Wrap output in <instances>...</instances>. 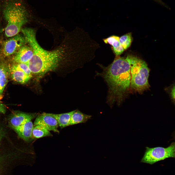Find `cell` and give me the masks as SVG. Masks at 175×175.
Listing matches in <instances>:
<instances>
[{
  "label": "cell",
  "instance_id": "1",
  "mask_svg": "<svg viewBox=\"0 0 175 175\" xmlns=\"http://www.w3.org/2000/svg\"><path fill=\"white\" fill-rule=\"evenodd\" d=\"M98 65L102 71L96 74L103 78L108 88L107 103L111 107L115 103L120 105L130 87L131 67L129 55L126 57L116 56L107 66Z\"/></svg>",
  "mask_w": 175,
  "mask_h": 175
},
{
  "label": "cell",
  "instance_id": "2",
  "mask_svg": "<svg viewBox=\"0 0 175 175\" xmlns=\"http://www.w3.org/2000/svg\"><path fill=\"white\" fill-rule=\"evenodd\" d=\"M21 31L33 50V57L27 63L32 73L41 75L54 70L68 56L70 52L66 46H60L52 51L46 50L38 42L34 30L26 28Z\"/></svg>",
  "mask_w": 175,
  "mask_h": 175
},
{
  "label": "cell",
  "instance_id": "3",
  "mask_svg": "<svg viewBox=\"0 0 175 175\" xmlns=\"http://www.w3.org/2000/svg\"><path fill=\"white\" fill-rule=\"evenodd\" d=\"M31 16L26 0H0V17L7 23L5 31L7 37L18 34Z\"/></svg>",
  "mask_w": 175,
  "mask_h": 175
},
{
  "label": "cell",
  "instance_id": "4",
  "mask_svg": "<svg viewBox=\"0 0 175 175\" xmlns=\"http://www.w3.org/2000/svg\"><path fill=\"white\" fill-rule=\"evenodd\" d=\"M131 66L130 87L138 92H142L149 87L148 79L149 70L144 61L129 55Z\"/></svg>",
  "mask_w": 175,
  "mask_h": 175
},
{
  "label": "cell",
  "instance_id": "5",
  "mask_svg": "<svg viewBox=\"0 0 175 175\" xmlns=\"http://www.w3.org/2000/svg\"><path fill=\"white\" fill-rule=\"evenodd\" d=\"M175 144L172 143L166 148L158 147H146L144 155L141 162L152 165L167 158H175Z\"/></svg>",
  "mask_w": 175,
  "mask_h": 175
},
{
  "label": "cell",
  "instance_id": "6",
  "mask_svg": "<svg viewBox=\"0 0 175 175\" xmlns=\"http://www.w3.org/2000/svg\"><path fill=\"white\" fill-rule=\"evenodd\" d=\"M27 43L24 35L19 34L3 41L0 49V58H5L13 55L22 46Z\"/></svg>",
  "mask_w": 175,
  "mask_h": 175
},
{
  "label": "cell",
  "instance_id": "7",
  "mask_svg": "<svg viewBox=\"0 0 175 175\" xmlns=\"http://www.w3.org/2000/svg\"><path fill=\"white\" fill-rule=\"evenodd\" d=\"M9 76V64L5 59L0 58V113H4L5 107L1 102L4 91L8 83Z\"/></svg>",
  "mask_w": 175,
  "mask_h": 175
},
{
  "label": "cell",
  "instance_id": "8",
  "mask_svg": "<svg viewBox=\"0 0 175 175\" xmlns=\"http://www.w3.org/2000/svg\"><path fill=\"white\" fill-rule=\"evenodd\" d=\"M34 126L41 125L48 131L59 133L58 129L59 126L56 120L50 113H43L39 114L36 117L34 122Z\"/></svg>",
  "mask_w": 175,
  "mask_h": 175
},
{
  "label": "cell",
  "instance_id": "9",
  "mask_svg": "<svg viewBox=\"0 0 175 175\" xmlns=\"http://www.w3.org/2000/svg\"><path fill=\"white\" fill-rule=\"evenodd\" d=\"M33 50L29 45L25 44L20 48L11 58L12 63H27L32 58Z\"/></svg>",
  "mask_w": 175,
  "mask_h": 175
},
{
  "label": "cell",
  "instance_id": "10",
  "mask_svg": "<svg viewBox=\"0 0 175 175\" xmlns=\"http://www.w3.org/2000/svg\"><path fill=\"white\" fill-rule=\"evenodd\" d=\"M36 115L35 114L20 112L16 113L11 117L10 123L12 128L14 129L26 122L31 121Z\"/></svg>",
  "mask_w": 175,
  "mask_h": 175
},
{
  "label": "cell",
  "instance_id": "11",
  "mask_svg": "<svg viewBox=\"0 0 175 175\" xmlns=\"http://www.w3.org/2000/svg\"><path fill=\"white\" fill-rule=\"evenodd\" d=\"M33 127L32 122L30 121L14 130L20 137L25 141H28L32 138Z\"/></svg>",
  "mask_w": 175,
  "mask_h": 175
},
{
  "label": "cell",
  "instance_id": "12",
  "mask_svg": "<svg viewBox=\"0 0 175 175\" xmlns=\"http://www.w3.org/2000/svg\"><path fill=\"white\" fill-rule=\"evenodd\" d=\"M119 37L112 35L103 39L104 43L111 45L113 52L116 56H119L123 52L124 50L119 41Z\"/></svg>",
  "mask_w": 175,
  "mask_h": 175
},
{
  "label": "cell",
  "instance_id": "13",
  "mask_svg": "<svg viewBox=\"0 0 175 175\" xmlns=\"http://www.w3.org/2000/svg\"><path fill=\"white\" fill-rule=\"evenodd\" d=\"M9 69V76L14 81L21 84L27 83L31 78L19 70Z\"/></svg>",
  "mask_w": 175,
  "mask_h": 175
},
{
  "label": "cell",
  "instance_id": "14",
  "mask_svg": "<svg viewBox=\"0 0 175 175\" xmlns=\"http://www.w3.org/2000/svg\"><path fill=\"white\" fill-rule=\"evenodd\" d=\"M92 116L84 114L78 110H75L71 115L69 125L85 123L90 119Z\"/></svg>",
  "mask_w": 175,
  "mask_h": 175
},
{
  "label": "cell",
  "instance_id": "15",
  "mask_svg": "<svg viewBox=\"0 0 175 175\" xmlns=\"http://www.w3.org/2000/svg\"><path fill=\"white\" fill-rule=\"evenodd\" d=\"M74 111L59 114H50L56 120L60 127L62 128L70 125L71 117Z\"/></svg>",
  "mask_w": 175,
  "mask_h": 175
},
{
  "label": "cell",
  "instance_id": "16",
  "mask_svg": "<svg viewBox=\"0 0 175 175\" xmlns=\"http://www.w3.org/2000/svg\"><path fill=\"white\" fill-rule=\"evenodd\" d=\"M32 136L36 138L52 136V135L45 128L41 125L34 126L32 131Z\"/></svg>",
  "mask_w": 175,
  "mask_h": 175
},
{
  "label": "cell",
  "instance_id": "17",
  "mask_svg": "<svg viewBox=\"0 0 175 175\" xmlns=\"http://www.w3.org/2000/svg\"><path fill=\"white\" fill-rule=\"evenodd\" d=\"M9 65L10 69L20 70L30 77H32V73L27 63H12L11 64H9Z\"/></svg>",
  "mask_w": 175,
  "mask_h": 175
},
{
  "label": "cell",
  "instance_id": "18",
  "mask_svg": "<svg viewBox=\"0 0 175 175\" xmlns=\"http://www.w3.org/2000/svg\"><path fill=\"white\" fill-rule=\"evenodd\" d=\"M119 41L124 49L126 50L130 46L132 42L131 34L128 33L119 37Z\"/></svg>",
  "mask_w": 175,
  "mask_h": 175
},
{
  "label": "cell",
  "instance_id": "19",
  "mask_svg": "<svg viewBox=\"0 0 175 175\" xmlns=\"http://www.w3.org/2000/svg\"><path fill=\"white\" fill-rule=\"evenodd\" d=\"M171 93V96L173 99H175V86L172 88Z\"/></svg>",
  "mask_w": 175,
  "mask_h": 175
},
{
  "label": "cell",
  "instance_id": "20",
  "mask_svg": "<svg viewBox=\"0 0 175 175\" xmlns=\"http://www.w3.org/2000/svg\"><path fill=\"white\" fill-rule=\"evenodd\" d=\"M154 0L158 2V3L161 4L162 5L165 6H166V5H165V4H164V2H163L162 1V0Z\"/></svg>",
  "mask_w": 175,
  "mask_h": 175
},
{
  "label": "cell",
  "instance_id": "21",
  "mask_svg": "<svg viewBox=\"0 0 175 175\" xmlns=\"http://www.w3.org/2000/svg\"><path fill=\"white\" fill-rule=\"evenodd\" d=\"M3 134L2 130L0 129V141L3 136Z\"/></svg>",
  "mask_w": 175,
  "mask_h": 175
}]
</instances>
